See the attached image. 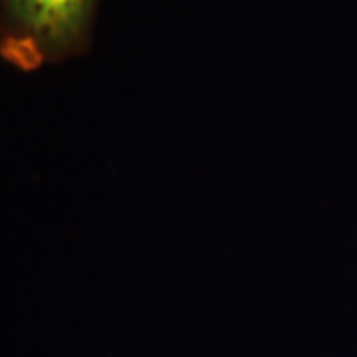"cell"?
<instances>
[{
    "mask_svg": "<svg viewBox=\"0 0 357 357\" xmlns=\"http://www.w3.org/2000/svg\"><path fill=\"white\" fill-rule=\"evenodd\" d=\"M100 0H0V54L22 70L88 48Z\"/></svg>",
    "mask_w": 357,
    "mask_h": 357,
    "instance_id": "cell-1",
    "label": "cell"
}]
</instances>
